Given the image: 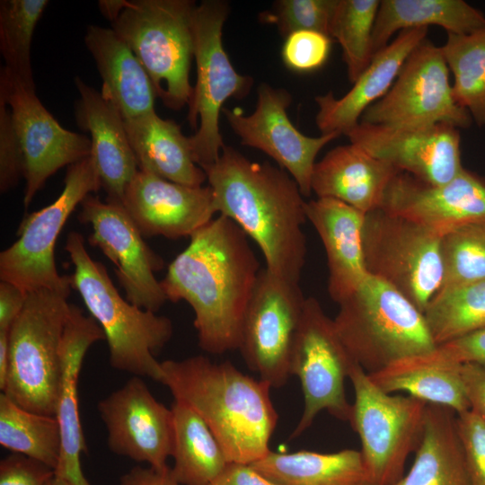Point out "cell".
Instances as JSON below:
<instances>
[{
    "mask_svg": "<svg viewBox=\"0 0 485 485\" xmlns=\"http://www.w3.org/2000/svg\"><path fill=\"white\" fill-rule=\"evenodd\" d=\"M160 281L167 299L193 309L198 346L222 354L238 349L244 314L255 287L260 263L248 236L220 215L190 237Z\"/></svg>",
    "mask_w": 485,
    "mask_h": 485,
    "instance_id": "obj_1",
    "label": "cell"
},
{
    "mask_svg": "<svg viewBox=\"0 0 485 485\" xmlns=\"http://www.w3.org/2000/svg\"><path fill=\"white\" fill-rule=\"evenodd\" d=\"M216 212L235 222L259 246L266 269L300 282L306 257L305 203L295 180L268 162H252L225 146L204 171Z\"/></svg>",
    "mask_w": 485,
    "mask_h": 485,
    "instance_id": "obj_2",
    "label": "cell"
},
{
    "mask_svg": "<svg viewBox=\"0 0 485 485\" xmlns=\"http://www.w3.org/2000/svg\"><path fill=\"white\" fill-rule=\"evenodd\" d=\"M161 370L160 383L203 419L228 463L251 464L270 451L278 415L267 382L204 356L165 360Z\"/></svg>",
    "mask_w": 485,
    "mask_h": 485,
    "instance_id": "obj_3",
    "label": "cell"
},
{
    "mask_svg": "<svg viewBox=\"0 0 485 485\" xmlns=\"http://www.w3.org/2000/svg\"><path fill=\"white\" fill-rule=\"evenodd\" d=\"M65 250L74 266L72 287L78 291L91 316L102 329L110 366L160 382L161 363L155 354L172 336L171 320L123 298L105 266L89 255L78 232L68 234Z\"/></svg>",
    "mask_w": 485,
    "mask_h": 485,
    "instance_id": "obj_4",
    "label": "cell"
},
{
    "mask_svg": "<svg viewBox=\"0 0 485 485\" xmlns=\"http://www.w3.org/2000/svg\"><path fill=\"white\" fill-rule=\"evenodd\" d=\"M339 304L336 331L356 363L367 374L433 351L423 313L405 295L369 274Z\"/></svg>",
    "mask_w": 485,
    "mask_h": 485,
    "instance_id": "obj_5",
    "label": "cell"
},
{
    "mask_svg": "<svg viewBox=\"0 0 485 485\" xmlns=\"http://www.w3.org/2000/svg\"><path fill=\"white\" fill-rule=\"evenodd\" d=\"M196 6L190 0H123L110 22L144 66L156 97L174 110L189 104L192 94L189 75Z\"/></svg>",
    "mask_w": 485,
    "mask_h": 485,
    "instance_id": "obj_6",
    "label": "cell"
},
{
    "mask_svg": "<svg viewBox=\"0 0 485 485\" xmlns=\"http://www.w3.org/2000/svg\"><path fill=\"white\" fill-rule=\"evenodd\" d=\"M70 304L67 296L51 290L30 292L9 331V371L4 393L39 414L56 415L60 347Z\"/></svg>",
    "mask_w": 485,
    "mask_h": 485,
    "instance_id": "obj_7",
    "label": "cell"
},
{
    "mask_svg": "<svg viewBox=\"0 0 485 485\" xmlns=\"http://www.w3.org/2000/svg\"><path fill=\"white\" fill-rule=\"evenodd\" d=\"M348 378L355 392L348 422L361 442L366 481L392 485L404 475L407 458L420 443L428 403L385 392L356 362Z\"/></svg>",
    "mask_w": 485,
    "mask_h": 485,
    "instance_id": "obj_8",
    "label": "cell"
},
{
    "mask_svg": "<svg viewBox=\"0 0 485 485\" xmlns=\"http://www.w3.org/2000/svg\"><path fill=\"white\" fill-rule=\"evenodd\" d=\"M229 13L226 2L205 0L192 17L197 81L189 101L188 121L196 133L189 137L192 158L203 171L218 160L225 146L219 115L229 98L242 99L253 79L236 72L224 49L222 30Z\"/></svg>",
    "mask_w": 485,
    "mask_h": 485,
    "instance_id": "obj_9",
    "label": "cell"
},
{
    "mask_svg": "<svg viewBox=\"0 0 485 485\" xmlns=\"http://www.w3.org/2000/svg\"><path fill=\"white\" fill-rule=\"evenodd\" d=\"M64 183L54 202L25 216L17 231L18 239L0 253V279L25 294L48 289L68 297L73 288L70 276L57 271L55 245L77 205L101 188L92 154L67 167Z\"/></svg>",
    "mask_w": 485,
    "mask_h": 485,
    "instance_id": "obj_10",
    "label": "cell"
},
{
    "mask_svg": "<svg viewBox=\"0 0 485 485\" xmlns=\"http://www.w3.org/2000/svg\"><path fill=\"white\" fill-rule=\"evenodd\" d=\"M441 237L382 208L365 215L367 274L389 284L424 313L443 282Z\"/></svg>",
    "mask_w": 485,
    "mask_h": 485,
    "instance_id": "obj_11",
    "label": "cell"
},
{
    "mask_svg": "<svg viewBox=\"0 0 485 485\" xmlns=\"http://www.w3.org/2000/svg\"><path fill=\"white\" fill-rule=\"evenodd\" d=\"M355 363L340 338L333 319L327 316L318 300L305 299L290 356L289 373L301 384L304 410L290 439L299 436L322 410L348 421L351 404L345 381Z\"/></svg>",
    "mask_w": 485,
    "mask_h": 485,
    "instance_id": "obj_12",
    "label": "cell"
},
{
    "mask_svg": "<svg viewBox=\"0 0 485 485\" xmlns=\"http://www.w3.org/2000/svg\"><path fill=\"white\" fill-rule=\"evenodd\" d=\"M472 121L454 99L441 48L426 38L408 57L387 93L366 110L359 122L396 128L445 123L464 128Z\"/></svg>",
    "mask_w": 485,
    "mask_h": 485,
    "instance_id": "obj_13",
    "label": "cell"
},
{
    "mask_svg": "<svg viewBox=\"0 0 485 485\" xmlns=\"http://www.w3.org/2000/svg\"><path fill=\"white\" fill-rule=\"evenodd\" d=\"M305 299L299 283L260 269L238 349L247 366L271 388L282 387L290 376V356Z\"/></svg>",
    "mask_w": 485,
    "mask_h": 485,
    "instance_id": "obj_14",
    "label": "cell"
},
{
    "mask_svg": "<svg viewBox=\"0 0 485 485\" xmlns=\"http://www.w3.org/2000/svg\"><path fill=\"white\" fill-rule=\"evenodd\" d=\"M0 94L10 108L23 154L27 209L51 175L91 154L92 142L84 134L64 128L41 103L35 89L26 87L4 67Z\"/></svg>",
    "mask_w": 485,
    "mask_h": 485,
    "instance_id": "obj_15",
    "label": "cell"
},
{
    "mask_svg": "<svg viewBox=\"0 0 485 485\" xmlns=\"http://www.w3.org/2000/svg\"><path fill=\"white\" fill-rule=\"evenodd\" d=\"M80 206L79 221L93 229L88 242L115 265L126 299L142 309L159 311L168 300L154 276L163 268V260L146 243L124 207L93 194Z\"/></svg>",
    "mask_w": 485,
    "mask_h": 485,
    "instance_id": "obj_16",
    "label": "cell"
},
{
    "mask_svg": "<svg viewBox=\"0 0 485 485\" xmlns=\"http://www.w3.org/2000/svg\"><path fill=\"white\" fill-rule=\"evenodd\" d=\"M291 94L262 83L258 87L254 111L245 115L240 108H223L226 120L240 137L241 144L259 149L274 159L297 183L303 196L312 193L311 180L315 158L321 149L340 134L311 137L290 121L287 110Z\"/></svg>",
    "mask_w": 485,
    "mask_h": 485,
    "instance_id": "obj_17",
    "label": "cell"
},
{
    "mask_svg": "<svg viewBox=\"0 0 485 485\" xmlns=\"http://www.w3.org/2000/svg\"><path fill=\"white\" fill-rule=\"evenodd\" d=\"M98 411L108 431V446L119 455L146 463L158 471L173 445L172 409L159 402L140 376L100 401Z\"/></svg>",
    "mask_w": 485,
    "mask_h": 485,
    "instance_id": "obj_18",
    "label": "cell"
},
{
    "mask_svg": "<svg viewBox=\"0 0 485 485\" xmlns=\"http://www.w3.org/2000/svg\"><path fill=\"white\" fill-rule=\"evenodd\" d=\"M344 135L370 155L429 184L447 183L463 170L460 134L449 124L396 128L359 122Z\"/></svg>",
    "mask_w": 485,
    "mask_h": 485,
    "instance_id": "obj_19",
    "label": "cell"
},
{
    "mask_svg": "<svg viewBox=\"0 0 485 485\" xmlns=\"http://www.w3.org/2000/svg\"><path fill=\"white\" fill-rule=\"evenodd\" d=\"M380 208L442 237L485 220V179L463 168L451 181L433 185L401 172L387 186Z\"/></svg>",
    "mask_w": 485,
    "mask_h": 485,
    "instance_id": "obj_20",
    "label": "cell"
},
{
    "mask_svg": "<svg viewBox=\"0 0 485 485\" xmlns=\"http://www.w3.org/2000/svg\"><path fill=\"white\" fill-rule=\"evenodd\" d=\"M122 206L144 237H190L216 213L209 185L186 186L142 170L126 188Z\"/></svg>",
    "mask_w": 485,
    "mask_h": 485,
    "instance_id": "obj_21",
    "label": "cell"
},
{
    "mask_svg": "<svg viewBox=\"0 0 485 485\" xmlns=\"http://www.w3.org/2000/svg\"><path fill=\"white\" fill-rule=\"evenodd\" d=\"M101 340L105 336L97 322L71 304L60 347L61 375L55 416L60 427L61 451L55 476L75 485H91L80 462L86 445L79 417L78 378L88 348Z\"/></svg>",
    "mask_w": 485,
    "mask_h": 485,
    "instance_id": "obj_22",
    "label": "cell"
},
{
    "mask_svg": "<svg viewBox=\"0 0 485 485\" xmlns=\"http://www.w3.org/2000/svg\"><path fill=\"white\" fill-rule=\"evenodd\" d=\"M75 84L80 96L75 119L79 128L91 135V154L107 193L106 200L122 205L125 190L139 170L124 119L114 103L79 76H75Z\"/></svg>",
    "mask_w": 485,
    "mask_h": 485,
    "instance_id": "obj_23",
    "label": "cell"
},
{
    "mask_svg": "<svg viewBox=\"0 0 485 485\" xmlns=\"http://www.w3.org/2000/svg\"><path fill=\"white\" fill-rule=\"evenodd\" d=\"M428 28L404 30L377 52L342 97L332 92L314 98L315 122L323 134H345L357 126L363 113L384 97L396 80L410 53L426 39Z\"/></svg>",
    "mask_w": 485,
    "mask_h": 485,
    "instance_id": "obj_24",
    "label": "cell"
},
{
    "mask_svg": "<svg viewBox=\"0 0 485 485\" xmlns=\"http://www.w3.org/2000/svg\"><path fill=\"white\" fill-rule=\"evenodd\" d=\"M305 215L320 236L327 257L328 292L337 304L367 275L363 256V212L331 198L305 203Z\"/></svg>",
    "mask_w": 485,
    "mask_h": 485,
    "instance_id": "obj_25",
    "label": "cell"
},
{
    "mask_svg": "<svg viewBox=\"0 0 485 485\" xmlns=\"http://www.w3.org/2000/svg\"><path fill=\"white\" fill-rule=\"evenodd\" d=\"M401 172L391 163L349 144L315 163L311 189L317 198H331L366 214L381 207L387 186Z\"/></svg>",
    "mask_w": 485,
    "mask_h": 485,
    "instance_id": "obj_26",
    "label": "cell"
},
{
    "mask_svg": "<svg viewBox=\"0 0 485 485\" xmlns=\"http://www.w3.org/2000/svg\"><path fill=\"white\" fill-rule=\"evenodd\" d=\"M84 43L102 80L101 95L115 104L124 119L155 110L156 94L146 71L112 29L89 25Z\"/></svg>",
    "mask_w": 485,
    "mask_h": 485,
    "instance_id": "obj_27",
    "label": "cell"
},
{
    "mask_svg": "<svg viewBox=\"0 0 485 485\" xmlns=\"http://www.w3.org/2000/svg\"><path fill=\"white\" fill-rule=\"evenodd\" d=\"M124 121L139 170L191 187L207 181L192 158L189 137L175 121L162 119L155 110Z\"/></svg>",
    "mask_w": 485,
    "mask_h": 485,
    "instance_id": "obj_28",
    "label": "cell"
},
{
    "mask_svg": "<svg viewBox=\"0 0 485 485\" xmlns=\"http://www.w3.org/2000/svg\"><path fill=\"white\" fill-rule=\"evenodd\" d=\"M462 365L428 353L397 360L368 374L388 393L405 392L428 404L441 405L460 414L470 410L461 373Z\"/></svg>",
    "mask_w": 485,
    "mask_h": 485,
    "instance_id": "obj_29",
    "label": "cell"
},
{
    "mask_svg": "<svg viewBox=\"0 0 485 485\" xmlns=\"http://www.w3.org/2000/svg\"><path fill=\"white\" fill-rule=\"evenodd\" d=\"M392 485H470L454 410L427 405L423 434L412 465Z\"/></svg>",
    "mask_w": 485,
    "mask_h": 485,
    "instance_id": "obj_30",
    "label": "cell"
},
{
    "mask_svg": "<svg viewBox=\"0 0 485 485\" xmlns=\"http://www.w3.org/2000/svg\"><path fill=\"white\" fill-rule=\"evenodd\" d=\"M431 25L447 33L471 34L485 30V16L462 0H382L373 30V57L398 31Z\"/></svg>",
    "mask_w": 485,
    "mask_h": 485,
    "instance_id": "obj_31",
    "label": "cell"
},
{
    "mask_svg": "<svg viewBox=\"0 0 485 485\" xmlns=\"http://www.w3.org/2000/svg\"><path fill=\"white\" fill-rule=\"evenodd\" d=\"M275 485H357L366 480L360 451H269L251 464Z\"/></svg>",
    "mask_w": 485,
    "mask_h": 485,
    "instance_id": "obj_32",
    "label": "cell"
},
{
    "mask_svg": "<svg viewBox=\"0 0 485 485\" xmlns=\"http://www.w3.org/2000/svg\"><path fill=\"white\" fill-rule=\"evenodd\" d=\"M173 466L171 474L181 485H207L227 465L219 442L203 419L186 403L174 400Z\"/></svg>",
    "mask_w": 485,
    "mask_h": 485,
    "instance_id": "obj_33",
    "label": "cell"
},
{
    "mask_svg": "<svg viewBox=\"0 0 485 485\" xmlns=\"http://www.w3.org/2000/svg\"><path fill=\"white\" fill-rule=\"evenodd\" d=\"M0 445L56 470L61 451L60 427L56 416L39 414L0 394Z\"/></svg>",
    "mask_w": 485,
    "mask_h": 485,
    "instance_id": "obj_34",
    "label": "cell"
},
{
    "mask_svg": "<svg viewBox=\"0 0 485 485\" xmlns=\"http://www.w3.org/2000/svg\"><path fill=\"white\" fill-rule=\"evenodd\" d=\"M454 76L455 102L465 109L472 120L485 126V30L471 34L447 33L440 47Z\"/></svg>",
    "mask_w": 485,
    "mask_h": 485,
    "instance_id": "obj_35",
    "label": "cell"
},
{
    "mask_svg": "<svg viewBox=\"0 0 485 485\" xmlns=\"http://www.w3.org/2000/svg\"><path fill=\"white\" fill-rule=\"evenodd\" d=\"M423 314L436 346L485 328V279L441 288Z\"/></svg>",
    "mask_w": 485,
    "mask_h": 485,
    "instance_id": "obj_36",
    "label": "cell"
},
{
    "mask_svg": "<svg viewBox=\"0 0 485 485\" xmlns=\"http://www.w3.org/2000/svg\"><path fill=\"white\" fill-rule=\"evenodd\" d=\"M48 4V0L0 1V51L4 68L32 89H35L31 62L32 36Z\"/></svg>",
    "mask_w": 485,
    "mask_h": 485,
    "instance_id": "obj_37",
    "label": "cell"
},
{
    "mask_svg": "<svg viewBox=\"0 0 485 485\" xmlns=\"http://www.w3.org/2000/svg\"><path fill=\"white\" fill-rule=\"evenodd\" d=\"M379 5V0H338L329 35L341 47L352 84L373 58L372 36Z\"/></svg>",
    "mask_w": 485,
    "mask_h": 485,
    "instance_id": "obj_38",
    "label": "cell"
},
{
    "mask_svg": "<svg viewBox=\"0 0 485 485\" xmlns=\"http://www.w3.org/2000/svg\"><path fill=\"white\" fill-rule=\"evenodd\" d=\"M440 251L441 288L485 279V220L462 225L443 235Z\"/></svg>",
    "mask_w": 485,
    "mask_h": 485,
    "instance_id": "obj_39",
    "label": "cell"
},
{
    "mask_svg": "<svg viewBox=\"0 0 485 485\" xmlns=\"http://www.w3.org/2000/svg\"><path fill=\"white\" fill-rule=\"evenodd\" d=\"M338 0H278L260 13L262 22L275 24L283 37L310 31L330 37L331 22Z\"/></svg>",
    "mask_w": 485,
    "mask_h": 485,
    "instance_id": "obj_40",
    "label": "cell"
},
{
    "mask_svg": "<svg viewBox=\"0 0 485 485\" xmlns=\"http://www.w3.org/2000/svg\"><path fill=\"white\" fill-rule=\"evenodd\" d=\"M331 39L310 31H295L286 37L282 48L284 64L296 72H311L322 67L331 51Z\"/></svg>",
    "mask_w": 485,
    "mask_h": 485,
    "instance_id": "obj_41",
    "label": "cell"
},
{
    "mask_svg": "<svg viewBox=\"0 0 485 485\" xmlns=\"http://www.w3.org/2000/svg\"><path fill=\"white\" fill-rule=\"evenodd\" d=\"M24 178V159L10 108L0 94V191L7 192Z\"/></svg>",
    "mask_w": 485,
    "mask_h": 485,
    "instance_id": "obj_42",
    "label": "cell"
},
{
    "mask_svg": "<svg viewBox=\"0 0 485 485\" xmlns=\"http://www.w3.org/2000/svg\"><path fill=\"white\" fill-rule=\"evenodd\" d=\"M470 485H485V421L469 410L456 414Z\"/></svg>",
    "mask_w": 485,
    "mask_h": 485,
    "instance_id": "obj_43",
    "label": "cell"
},
{
    "mask_svg": "<svg viewBox=\"0 0 485 485\" xmlns=\"http://www.w3.org/2000/svg\"><path fill=\"white\" fill-rule=\"evenodd\" d=\"M55 471L26 455L12 453L0 462V485H47Z\"/></svg>",
    "mask_w": 485,
    "mask_h": 485,
    "instance_id": "obj_44",
    "label": "cell"
},
{
    "mask_svg": "<svg viewBox=\"0 0 485 485\" xmlns=\"http://www.w3.org/2000/svg\"><path fill=\"white\" fill-rule=\"evenodd\" d=\"M436 350L441 357L450 362L485 367V328L438 345Z\"/></svg>",
    "mask_w": 485,
    "mask_h": 485,
    "instance_id": "obj_45",
    "label": "cell"
},
{
    "mask_svg": "<svg viewBox=\"0 0 485 485\" xmlns=\"http://www.w3.org/2000/svg\"><path fill=\"white\" fill-rule=\"evenodd\" d=\"M461 373L470 410L485 421V367L464 364Z\"/></svg>",
    "mask_w": 485,
    "mask_h": 485,
    "instance_id": "obj_46",
    "label": "cell"
},
{
    "mask_svg": "<svg viewBox=\"0 0 485 485\" xmlns=\"http://www.w3.org/2000/svg\"><path fill=\"white\" fill-rule=\"evenodd\" d=\"M27 294L15 285L0 282V331H8L22 312Z\"/></svg>",
    "mask_w": 485,
    "mask_h": 485,
    "instance_id": "obj_47",
    "label": "cell"
},
{
    "mask_svg": "<svg viewBox=\"0 0 485 485\" xmlns=\"http://www.w3.org/2000/svg\"><path fill=\"white\" fill-rule=\"evenodd\" d=\"M207 485H275L251 464L228 463Z\"/></svg>",
    "mask_w": 485,
    "mask_h": 485,
    "instance_id": "obj_48",
    "label": "cell"
},
{
    "mask_svg": "<svg viewBox=\"0 0 485 485\" xmlns=\"http://www.w3.org/2000/svg\"><path fill=\"white\" fill-rule=\"evenodd\" d=\"M118 485H181L171 474V468L158 471L152 467H134L124 474Z\"/></svg>",
    "mask_w": 485,
    "mask_h": 485,
    "instance_id": "obj_49",
    "label": "cell"
},
{
    "mask_svg": "<svg viewBox=\"0 0 485 485\" xmlns=\"http://www.w3.org/2000/svg\"><path fill=\"white\" fill-rule=\"evenodd\" d=\"M9 332L0 331V389L4 392L9 371Z\"/></svg>",
    "mask_w": 485,
    "mask_h": 485,
    "instance_id": "obj_50",
    "label": "cell"
},
{
    "mask_svg": "<svg viewBox=\"0 0 485 485\" xmlns=\"http://www.w3.org/2000/svg\"><path fill=\"white\" fill-rule=\"evenodd\" d=\"M47 485H75L66 480L54 476Z\"/></svg>",
    "mask_w": 485,
    "mask_h": 485,
    "instance_id": "obj_51",
    "label": "cell"
},
{
    "mask_svg": "<svg viewBox=\"0 0 485 485\" xmlns=\"http://www.w3.org/2000/svg\"><path fill=\"white\" fill-rule=\"evenodd\" d=\"M357 485H371L367 481L364 480L357 483Z\"/></svg>",
    "mask_w": 485,
    "mask_h": 485,
    "instance_id": "obj_52",
    "label": "cell"
}]
</instances>
